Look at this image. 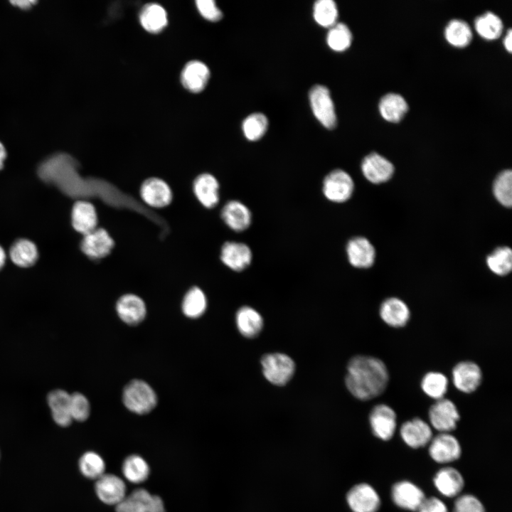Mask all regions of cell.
<instances>
[{"label":"cell","instance_id":"cell-45","mask_svg":"<svg viewBox=\"0 0 512 512\" xmlns=\"http://www.w3.org/2000/svg\"><path fill=\"white\" fill-rule=\"evenodd\" d=\"M453 512H485V509L476 497L471 494H464L455 501Z\"/></svg>","mask_w":512,"mask_h":512},{"label":"cell","instance_id":"cell-41","mask_svg":"<svg viewBox=\"0 0 512 512\" xmlns=\"http://www.w3.org/2000/svg\"><path fill=\"white\" fill-rule=\"evenodd\" d=\"M79 469L86 478L97 480L105 474V463L97 453L87 452L79 460Z\"/></svg>","mask_w":512,"mask_h":512},{"label":"cell","instance_id":"cell-37","mask_svg":"<svg viewBox=\"0 0 512 512\" xmlns=\"http://www.w3.org/2000/svg\"><path fill=\"white\" fill-rule=\"evenodd\" d=\"M352 33L345 23H336L329 30L326 35L328 46L336 52H343L347 50L352 43Z\"/></svg>","mask_w":512,"mask_h":512},{"label":"cell","instance_id":"cell-50","mask_svg":"<svg viewBox=\"0 0 512 512\" xmlns=\"http://www.w3.org/2000/svg\"><path fill=\"white\" fill-rule=\"evenodd\" d=\"M14 5L20 7L23 9H26L30 8L33 4H34L36 1L33 0H16L11 1Z\"/></svg>","mask_w":512,"mask_h":512},{"label":"cell","instance_id":"cell-40","mask_svg":"<svg viewBox=\"0 0 512 512\" xmlns=\"http://www.w3.org/2000/svg\"><path fill=\"white\" fill-rule=\"evenodd\" d=\"M421 387L427 395L437 400L444 398L447 390L448 379L441 373L430 372L423 377Z\"/></svg>","mask_w":512,"mask_h":512},{"label":"cell","instance_id":"cell-42","mask_svg":"<svg viewBox=\"0 0 512 512\" xmlns=\"http://www.w3.org/2000/svg\"><path fill=\"white\" fill-rule=\"evenodd\" d=\"M493 192L496 200L506 207L512 204V172L511 170L501 171L496 178Z\"/></svg>","mask_w":512,"mask_h":512},{"label":"cell","instance_id":"cell-36","mask_svg":"<svg viewBox=\"0 0 512 512\" xmlns=\"http://www.w3.org/2000/svg\"><path fill=\"white\" fill-rule=\"evenodd\" d=\"M486 264L491 272L499 276L510 273L512 269V251L503 246L495 249L487 257Z\"/></svg>","mask_w":512,"mask_h":512},{"label":"cell","instance_id":"cell-3","mask_svg":"<svg viewBox=\"0 0 512 512\" xmlns=\"http://www.w3.org/2000/svg\"><path fill=\"white\" fill-rule=\"evenodd\" d=\"M122 400L131 412L144 415L151 411L157 403V396L153 388L145 381L133 380L124 388Z\"/></svg>","mask_w":512,"mask_h":512},{"label":"cell","instance_id":"cell-13","mask_svg":"<svg viewBox=\"0 0 512 512\" xmlns=\"http://www.w3.org/2000/svg\"><path fill=\"white\" fill-rule=\"evenodd\" d=\"M361 168L364 177L375 184L388 181L395 170L393 164L388 159L376 152L365 156Z\"/></svg>","mask_w":512,"mask_h":512},{"label":"cell","instance_id":"cell-39","mask_svg":"<svg viewBox=\"0 0 512 512\" xmlns=\"http://www.w3.org/2000/svg\"><path fill=\"white\" fill-rule=\"evenodd\" d=\"M268 127V119L262 113H252L242 122V130L245 137L251 142L261 139Z\"/></svg>","mask_w":512,"mask_h":512},{"label":"cell","instance_id":"cell-7","mask_svg":"<svg viewBox=\"0 0 512 512\" xmlns=\"http://www.w3.org/2000/svg\"><path fill=\"white\" fill-rule=\"evenodd\" d=\"M139 195L146 205L154 208L166 207L173 200V192L169 183L155 176L148 178L142 182Z\"/></svg>","mask_w":512,"mask_h":512},{"label":"cell","instance_id":"cell-8","mask_svg":"<svg viewBox=\"0 0 512 512\" xmlns=\"http://www.w3.org/2000/svg\"><path fill=\"white\" fill-rule=\"evenodd\" d=\"M114 245V238L106 229L96 228L83 235L80 248L90 259L99 260L110 255Z\"/></svg>","mask_w":512,"mask_h":512},{"label":"cell","instance_id":"cell-24","mask_svg":"<svg viewBox=\"0 0 512 512\" xmlns=\"http://www.w3.org/2000/svg\"><path fill=\"white\" fill-rule=\"evenodd\" d=\"M209 78L208 68L198 60L188 62L184 66L181 75L183 86L192 92H200L203 90Z\"/></svg>","mask_w":512,"mask_h":512},{"label":"cell","instance_id":"cell-5","mask_svg":"<svg viewBox=\"0 0 512 512\" xmlns=\"http://www.w3.org/2000/svg\"><path fill=\"white\" fill-rule=\"evenodd\" d=\"M309 103L316 119L326 128L334 129L337 118L329 90L324 85H316L309 90Z\"/></svg>","mask_w":512,"mask_h":512},{"label":"cell","instance_id":"cell-48","mask_svg":"<svg viewBox=\"0 0 512 512\" xmlns=\"http://www.w3.org/2000/svg\"><path fill=\"white\" fill-rule=\"evenodd\" d=\"M418 512H448L446 505L439 498L431 497L425 498L420 506Z\"/></svg>","mask_w":512,"mask_h":512},{"label":"cell","instance_id":"cell-49","mask_svg":"<svg viewBox=\"0 0 512 512\" xmlns=\"http://www.w3.org/2000/svg\"><path fill=\"white\" fill-rule=\"evenodd\" d=\"M511 40H512V31H511V28H509L508 29V31H506V35L503 40V46L508 52H511V49H512Z\"/></svg>","mask_w":512,"mask_h":512},{"label":"cell","instance_id":"cell-26","mask_svg":"<svg viewBox=\"0 0 512 512\" xmlns=\"http://www.w3.org/2000/svg\"><path fill=\"white\" fill-rule=\"evenodd\" d=\"M70 400V394L61 389L53 390L48 395L47 401L53 419L60 427H68L73 421Z\"/></svg>","mask_w":512,"mask_h":512},{"label":"cell","instance_id":"cell-32","mask_svg":"<svg viewBox=\"0 0 512 512\" xmlns=\"http://www.w3.org/2000/svg\"><path fill=\"white\" fill-rule=\"evenodd\" d=\"M447 41L455 47H464L472 39V31L467 22L459 18L452 19L444 31Z\"/></svg>","mask_w":512,"mask_h":512},{"label":"cell","instance_id":"cell-46","mask_svg":"<svg viewBox=\"0 0 512 512\" xmlns=\"http://www.w3.org/2000/svg\"><path fill=\"white\" fill-rule=\"evenodd\" d=\"M196 4L200 14L206 20L215 22L222 18L223 14L214 1L198 0Z\"/></svg>","mask_w":512,"mask_h":512},{"label":"cell","instance_id":"cell-21","mask_svg":"<svg viewBox=\"0 0 512 512\" xmlns=\"http://www.w3.org/2000/svg\"><path fill=\"white\" fill-rule=\"evenodd\" d=\"M392 498L400 508L417 511L425 497L422 489L410 481H402L393 486Z\"/></svg>","mask_w":512,"mask_h":512},{"label":"cell","instance_id":"cell-11","mask_svg":"<svg viewBox=\"0 0 512 512\" xmlns=\"http://www.w3.org/2000/svg\"><path fill=\"white\" fill-rule=\"evenodd\" d=\"M373 434L383 440L391 439L396 429V414L393 408L385 404L375 406L369 416Z\"/></svg>","mask_w":512,"mask_h":512},{"label":"cell","instance_id":"cell-31","mask_svg":"<svg viewBox=\"0 0 512 512\" xmlns=\"http://www.w3.org/2000/svg\"><path fill=\"white\" fill-rule=\"evenodd\" d=\"M474 28L483 38L494 40L501 34L503 25L498 15L492 11H486L475 18Z\"/></svg>","mask_w":512,"mask_h":512},{"label":"cell","instance_id":"cell-20","mask_svg":"<svg viewBox=\"0 0 512 512\" xmlns=\"http://www.w3.org/2000/svg\"><path fill=\"white\" fill-rule=\"evenodd\" d=\"M349 263L354 267L368 268L375 258V250L371 242L364 237H355L346 245Z\"/></svg>","mask_w":512,"mask_h":512},{"label":"cell","instance_id":"cell-28","mask_svg":"<svg viewBox=\"0 0 512 512\" xmlns=\"http://www.w3.org/2000/svg\"><path fill=\"white\" fill-rule=\"evenodd\" d=\"M380 114L385 120L398 122L402 119L408 110L405 99L400 94L389 92L384 95L378 104Z\"/></svg>","mask_w":512,"mask_h":512},{"label":"cell","instance_id":"cell-35","mask_svg":"<svg viewBox=\"0 0 512 512\" xmlns=\"http://www.w3.org/2000/svg\"><path fill=\"white\" fill-rule=\"evenodd\" d=\"M206 306V297L201 288L193 287L184 295L182 311L187 317L196 319L201 316L205 312Z\"/></svg>","mask_w":512,"mask_h":512},{"label":"cell","instance_id":"cell-19","mask_svg":"<svg viewBox=\"0 0 512 512\" xmlns=\"http://www.w3.org/2000/svg\"><path fill=\"white\" fill-rule=\"evenodd\" d=\"M221 218L225 224L235 232H242L252 223V213L243 203L232 200L227 202L221 210Z\"/></svg>","mask_w":512,"mask_h":512},{"label":"cell","instance_id":"cell-29","mask_svg":"<svg viewBox=\"0 0 512 512\" xmlns=\"http://www.w3.org/2000/svg\"><path fill=\"white\" fill-rule=\"evenodd\" d=\"M236 325L245 337L253 338L262 331L263 319L261 315L250 306H244L238 309L235 316Z\"/></svg>","mask_w":512,"mask_h":512},{"label":"cell","instance_id":"cell-2","mask_svg":"<svg viewBox=\"0 0 512 512\" xmlns=\"http://www.w3.org/2000/svg\"><path fill=\"white\" fill-rule=\"evenodd\" d=\"M77 161L64 153L54 154L43 161L38 174L45 182L56 186L62 192L71 197L92 195L96 184L82 179L78 174Z\"/></svg>","mask_w":512,"mask_h":512},{"label":"cell","instance_id":"cell-9","mask_svg":"<svg viewBox=\"0 0 512 512\" xmlns=\"http://www.w3.org/2000/svg\"><path fill=\"white\" fill-rule=\"evenodd\" d=\"M432 426L441 433H449L457 427L459 414L455 404L447 398L437 400L429 410Z\"/></svg>","mask_w":512,"mask_h":512},{"label":"cell","instance_id":"cell-44","mask_svg":"<svg viewBox=\"0 0 512 512\" xmlns=\"http://www.w3.org/2000/svg\"><path fill=\"white\" fill-rule=\"evenodd\" d=\"M130 495L140 501L147 512H166L162 499L156 495L151 494L144 489H136Z\"/></svg>","mask_w":512,"mask_h":512},{"label":"cell","instance_id":"cell-52","mask_svg":"<svg viewBox=\"0 0 512 512\" xmlns=\"http://www.w3.org/2000/svg\"><path fill=\"white\" fill-rule=\"evenodd\" d=\"M6 260V254L4 249L0 246V269L4 266Z\"/></svg>","mask_w":512,"mask_h":512},{"label":"cell","instance_id":"cell-16","mask_svg":"<svg viewBox=\"0 0 512 512\" xmlns=\"http://www.w3.org/2000/svg\"><path fill=\"white\" fill-rule=\"evenodd\" d=\"M482 373L479 366L472 361H462L452 370V381L454 386L465 393L475 391L480 385Z\"/></svg>","mask_w":512,"mask_h":512},{"label":"cell","instance_id":"cell-51","mask_svg":"<svg viewBox=\"0 0 512 512\" xmlns=\"http://www.w3.org/2000/svg\"><path fill=\"white\" fill-rule=\"evenodd\" d=\"M6 156V151L5 150L4 145L0 142V170L4 166V161L5 160Z\"/></svg>","mask_w":512,"mask_h":512},{"label":"cell","instance_id":"cell-10","mask_svg":"<svg viewBox=\"0 0 512 512\" xmlns=\"http://www.w3.org/2000/svg\"><path fill=\"white\" fill-rule=\"evenodd\" d=\"M346 497L347 504L353 512H377L380 506L378 493L366 483L352 486Z\"/></svg>","mask_w":512,"mask_h":512},{"label":"cell","instance_id":"cell-4","mask_svg":"<svg viewBox=\"0 0 512 512\" xmlns=\"http://www.w3.org/2000/svg\"><path fill=\"white\" fill-rule=\"evenodd\" d=\"M262 373L265 378L276 385H284L293 376L295 364L286 354L273 353L265 355L261 360Z\"/></svg>","mask_w":512,"mask_h":512},{"label":"cell","instance_id":"cell-25","mask_svg":"<svg viewBox=\"0 0 512 512\" xmlns=\"http://www.w3.org/2000/svg\"><path fill=\"white\" fill-rule=\"evenodd\" d=\"M380 316L388 325L395 328H400L407 323L410 312L408 306L403 301L396 297H390L381 304Z\"/></svg>","mask_w":512,"mask_h":512},{"label":"cell","instance_id":"cell-27","mask_svg":"<svg viewBox=\"0 0 512 512\" xmlns=\"http://www.w3.org/2000/svg\"><path fill=\"white\" fill-rule=\"evenodd\" d=\"M433 481L437 489L447 497L457 496L464 484L462 474L452 467L441 469L435 474Z\"/></svg>","mask_w":512,"mask_h":512},{"label":"cell","instance_id":"cell-15","mask_svg":"<svg viewBox=\"0 0 512 512\" xmlns=\"http://www.w3.org/2000/svg\"><path fill=\"white\" fill-rule=\"evenodd\" d=\"M95 492L99 499L107 505H117L126 497V485L119 476L104 474L97 479Z\"/></svg>","mask_w":512,"mask_h":512},{"label":"cell","instance_id":"cell-17","mask_svg":"<svg viewBox=\"0 0 512 512\" xmlns=\"http://www.w3.org/2000/svg\"><path fill=\"white\" fill-rule=\"evenodd\" d=\"M220 184L213 174L203 173L193 182V192L198 201L206 208H213L220 201Z\"/></svg>","mask_w":512,"mask_h":512},{"label":"cell","instance_id":"cell-43","mask_svg":"<svg viewBox=\"0 0 512 512\" xmlns=\"http://www.w3.org/2000/svg\"><path fill=\"white\" fill-rule=\"evenodd\" d=\"M70 412L73 420L79 422L86 420L90 412L87 398L80 393L70 394Z\"/></svg>","mask_w":512,"mask_h":512},{"label":"cell","instance_id":"cell-14","mask_svg":"<svg viewBox=\"0 0 512 512\" xmlns=\"http://www.w3.org/2000/svg\"><path fill=\"white\" fill-rule=\"evenodd\" d=\"M461 452L459 442L449 433H440L430 441L429 453L436 462L444 464L455 461L459 458Z\"/></svg>","mask_w":512,"mask_h":512},{"label":"cell","instance_id":"cell-12","mask_svg":"<svg viewBox=\"0 0 512 512\" xmlns=\"http://www.w3.org/2000/svg\"><path fill=\"white\" fill-rule=\"evenodd\" d=\"M220 258L229 269L240 272L251 264L252 252L250 247L243 242L227 241L221 247Z\"/></svg>","mask_w":512,"mask_h":512},{"label":"cell","instance_id":"cell-1","mask_svg":"<svg viewBox=\"0 0 512 512\" xmlns=\"http://www.w3.org/2000/svg\"><path fill=\"white\" fill-rule=\"evenodd\" d=\"M388 380L387 367L378 358L360 355L348 362L345 383L349 392L359 400H368L380 395Z\"/></svg>","mask_w":512,"mask_h":512},{"label":"cell","instance_id":"cell-30","mask_svg":"<svg viewBox=\"0 0 512 512\" xmlns=\"http://www.w3.org/2000/svg\"><path fill=\"white\" fill-rule=\"evenodd\" d=\"M139 21L146 31L158 33L167 25V14L161 5L154 3L148 4L140 11Z\"/></svg>","mask_w":512,"mask_h":512},{"label":"cell","instance_id":"cell-22","mask_svg":"<svg viewBox=\"0 0 512 512\" xmlns=\"http://www.w3.org/2000/svg\"><path fill=\"white\" fill-rule=\"evenodd\" d=\"M400 432L402 440L412 448L424 447L432 439L430 426L420 418L406 421Z\"/></svg>","mask_w":512,"mask_h":512},{"label":"cell","instance_id":"cell-47","mask_svg":"<svg viewBox=\"0 0 512 512\" xmlns=\"http://www.w3.org/2000/svg\"><path fill=\"white\" fill-rule=\"evenodd\" d=\"M116 512H147L144 505L131 495L115 506Z\"/></svg>","mask_w":512,"mask_h":512},{"label":"cell","instance_id":"cell-33","mask_svg":"<svg viewBox=\"0 0 512 512\" xmlns=\"http://www.w3.org/2000/svg\"><path fill=\"white\" fill-rule=\"evenodd\" d=\"M122 471L124 478L133 484L144 482L150 472L147 462L137 454L130 455L124 459Z\"/></svg>","mask_w":512,"mask_h":512},{"label":"cell","instance_id":"cell-18","mask_svg":"<svg viewBox=\"0 0 512 512\" xmlns=\"http://www.w3.org/2000/svg\"><path fill=\"white\" fill-rule=\"evenodd\" d=\"M116 310L119 318L129 325H137L145 318L146 304L144 300L134 294H126L119 298Z\"/></svg>","mask_w":512,"mask_h":512},{"label":"cell","instance_id":"cell-38","mask_svg":"<svg viewBox=\"0 0 512 512\" xmlns=\"http://www.w3.org/2000/svg\"><path fill=\"white\" fill-rule=\"evenodd\" d=\"M338 9L333 0H318L313 7V16L317 24L331 28L337 23Z\"/></svg>","mask_w":512,"mask_h":512},{"label":"cell","instance_id":"cell-6","mask_svg":"<svg viewBox=\"0 0 512 512\" xmlns=\"http://www.w3.org/2000/svg\"><path fill=\"white\" fill-rule=\"evenodd\" d=\"M354 190L351 176L342 169L329 172L324 178L322 191L325 198L331 202L341 203L347 201Z\"/></svg>","mask_w":512,"mask_h":512},{"label":"cell","instance_id":"cell-34","mask_svg":"<svg viewBox=\"0 0 512 512\" xmlns=\"http://www.w3.org/2000/svg\"><path fill=\"white\" fill-rule=\"evenodd\" d=\"M10 257L13 262L22 267L33 265L38 258L36 245L26 239L16 241L10 249Z\"/></svg>","mask_w":512,"mask_h":512},{"label":"cell","instance_id":"cell-23","mask_svg":"<svg viewBox=\"0 0 512 512\" xmlns=\"http://www.w3.org/2000/svg\"><path fill=\"white\" fill-rule=\"evenodd\" d=\"M71 218L73 228L83 235L97 228V210L89 201H76L73 207Z\"/></svg>","mask_w":512,"mask_h":512}]
</instances>
